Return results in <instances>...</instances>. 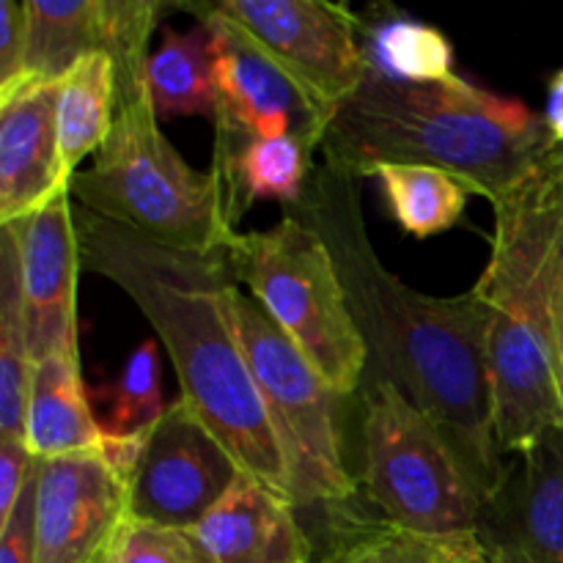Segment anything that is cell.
<instances>
[{"label":"cell","instance_id":"1","mask_svg":"<svg viewBox=\"0 0 563 563\" xmlns=\"http://www.w3.org/2000/svg\"><path fill=\"white\" fill-rule=\"evenodd\" d=\"M361 181L324 163L284 212L328 245L366 341L368 374L396 385L438 427L487 504L511 465L495 434L489 311L476 286L454 297L423 295L385 267L363 220Z\"/></svg>","mask_w":563,"mask_h":563},{"label":"cell","instance_id":"2","mask_svg":"<svg viewBox=\"0 0 563 563\" xmlns=\"http://www.w3.org/2000/svg\"><path fill=\"white\" fill-rule=\"evenodd\" d=\"M86 273L119 286L152 324L181 385V399L229 449L242 473L291 500L289 473L236 330L225 251L190 253L75 209ZM295 506V504H291Z\"/></svg>","mask_w":563,"mask_h":563},{"label":"cell","instance_id":"3","mask_svg":"<svg viewBox=\"0 0 563 563\" xmlns=\"http://www.w3.org/2000/svg\"><path fill=\"white\" fill-rule=\"evenodd\" d=\"M555 146L542 113L465 77L443 82L390 80L368 69L339 104L324 135V163L352 176L379 165L449 170L489 203L520 185Z\"/></svg>","mask_w":563,"mask_h":563},{"label":"cell","instance_id":"4","mask_svg":"<svg viewBox=\"0 0 563 563\" xmlns=\"http://www.w3.org/2000/svg\"><path fill=\"white\" fill-rule=\"evenodd\" d=\"M493 253L476 291L489 311L487 363L500 454L563 429L550 280L563 229V146L493 203Z\"/></svg>","mask_w":563,"mask_h":563},{"label":"cell","instance_id":"5","mask_svg":"<svg viewBox=\"0 0 563 563\" xmlns=\"http://www.w3.org/2000/svg\"><path fill=\"white\" fill-rule=\"evenodd\" d=\"M71 198L176 251H225L240 234L220 176L192 168L159 130L148 86L119 93L113 130L93 163L71 176Z\"/></svg>","mask_w":563,"mask_h":563},{"label":"cell","instance_id":"6","mask_svg":"<svg viewBox=\"0 0 563 563\" xmlns=\"http://www.w3.org/2000/svg\"><path fill=\"white\" fill-rule=\"evenodd\" d=\"M236 284L295 341L339 399L361 390L368 350L328 245L302 220L236 234L225 247Z\"/></svg>","mask_w":563,"mask_h":563},{"label":"cell","instance_id":"7","mask_svg":"<svg viewBox=\"0 0 563 563\" xmlns=\"http://www.w3.org/2000/svg\"><path fill=\"white\" fill-rule=\"evenodd\" d=\"M361 478L385 522L451 537L478 533L484 498L432 421L385 379L363 385Z\"/></svg>","mask_w":563,"mask_h":563},{"label":"cell","instance_id":"8","mask_svg":"<svg viewBox=\"0 0 563 563\" xmlns=\"http://www.w3.org/2000/svg\"><path fill=\"white\" fill-rule=\"evenodd\" d=\"M236 330L289 473L295 509L344 506L357 484L346 471L335 401L322 374L251 295H236Z\"/></svg>","mask_w":563,"mask_h":563},{"label":"cell","instance_id":"9","mask_svg":"<svg viewBox=\"0 0 563 563\" xmlns=\"http://www.w3.org/2000/svg\"><path fill=\"white\" fill-rule=\"evenodd\" d=\"M209 27L214 58V159L212 170L229 192L236 220L242 218L234 190V168L242 148L258 137H295L308 148H322L335 110L306 91L289 71L280 69L245 31L212 3H185Z\"/></svg>","mask_w":563,"mask_h":563},{"label":"cell","instance_id":"10","mask_svg":"<svg viewBox=\"0 0 563 563\" xmlns=\"http://www.w3.org/2000/svg\"><path fill=\"white\" fill-rule=\"evenodd\" d=\"M212 5L330 110H339L366 80L363 22L350 5L324 0H214Z\"/></svg>","mask_w":563,"mask_h":563},{"label":"cell","instance_id":"11","mask_svg":"<svg viewBox=\"0 0 563 563\" xmlns=\"http://www.w3.org/2000/svg\"><path fill=\"white\" fill-rule=\"evenodd\" d=\"M240 476L229 449L179 396L148 429L130 473V520L192 531Z\"/></svg>","mask_w":563,"mask_h":563},{"label":"cell","instance_id":"12","mask_svg":"<svg viewBox=\"0 0 563 563\" xmlns=\"http://www.w3.org/2000/svg\"><path fill=\"white\" fill-rule=\"evenodd\" d=\"M27 80H60L82 55L113 58L119 86L146 82L148 44L168 9L157 0H25Z\"/></svg>","mask_w":563,"mask_h":563},{"label":"cell","instance_id":"13","mask_svg":"<svg viewBox=\"0 0 563 563\" xmlns=\"http://www.w3.org/2000/svg\"><path fill=\"white\" fill-rule=\"evenodd\" d=\"M126 520V478L102 451L36 460V563H108Z\"/></svg>","mask_w":563,"mask_h":563},{"label":"cell","instance_id":"14","mask_svg":"<svg viewBox=\"0 0 563 563\" xmlns=\"http://www.w3.org/2000/svg\"><path fill=\"white\" fill-rule=\"evenodd\" d=\"M11 234L20 256L22 300L27 313L31 357H80L77 352V275L82 273L71 187L14 223Z\"/></svg>","mask_w":563,"mask_h":563},{"label":"cell","instance_id":"15","mask_svg":"<svg viewBox=\"0 0 563 563\" xmlns=\"http://www.w3.org/2000/svg\"><path fill=\"white\" fill-rule=\"evenodd\" d=\"M478 539L489 563H563V429L511 460L484 504Z\"/></svg>","mask_w":563,"mask_h":563},{"label":"cell","instance_id":"16","mask_svg":"<svg viewBox=\"0 0 563 563\" xmlns=\"http://www.w3.org/2000/svg\"><path fill=\"white\" fill-rule=\"evenodd\" d=\"M60 80H25L0 97V225L69 190L60 163Z\"/></svg>","mask_w":563,"mask_h":563},{"label":"cell","instance_id":"17","mask_svg":"<svg viewBox=\"0 0 563 563\" xmlns=\"http://www.w3.org/2000/svg\"><path fill=\"white\" fill-rule=\"evenodd\" d=\"M192 533L212 563H313V542L291 500L247 473Z\"/></svg>","mask_w":563,"mask_h":563},{"label":"cell","instance_id":"18","mask_svg":"<svg viewBox=\"0 0 563 563\" xmlns=\"http://www.w3.org/2000/svg\"><path fill=\"white\" fill-rule=\"evenodd\" d=\"M25 445L38 462L102 451L104 434L82 383L80 357L49 355L33 361Z\"/></svg>","mask_w":563,"mask_h":563},{"label":"cell","instance_id":"19","mask_svg":"<svg viewBox=\"0 0 563 563\" xmlns=\"http://www.w3.org/2000/svg\"><path fill=\"white\" fill-rule=\"evenodd\" d=\"M146 86L157 119L201 115L214 121L218 88H214L212 36L201 20L190 31L165 27L157 49L148 55Z\"/></svg>","mask_w":563,"mask_h":563},{"label":"cell","instance_id":"20","mask_svg":"<svg viewBox=\"0 0 563 563\" xmlns=\"http://www.w3.org/2000/svg\"><path fill=\"white\" fill-rule=\"evenodd\" d=\"M119 108V75L110 55H82L64 77L58 93V141L66 176L102 148Z\"/></svg>","mask_w":563,"mask_h":563},{"label":"cell","instance_id":"21","mask_svg":"<svg viewBox=\"0 0 563 563\" xmlns=\"http://www.w3.org/2000/svg\"><path fill=\"white\" fill-rule=\"evenodd\" d=\"M31 374L20 256L9 231L0 229V440L5 443H25Z\"/></svg>","mask_w":563,"mask_h":563},{"label":"cell","instance_id":"22","mask_svg":"<svg viewBox=\"0 0 563 563\" xmlns=\"http://www.w3.org/2000/svg\"><path fill=\"white\" fill-rule=\"evenodd\" d=\"M372 176L396 223L418 240L454 229L476 196L460 176L429 165H379Z\"/></svg>","mask_w":563,"mask_h":563},{"label":"cell","instance_id":"23","mask_svg":"<svg viewBox=\"0 0 563 563\" xmlns=\"http://www.w3.org/2000/svg\"><path fill=\"white\" fill-rule=\"evenodd\" d=\"M368 69L405 82H443L456 75L454 47L440 27L410 16H390L366 27Z\"/></svg>","mask_w":563,"mask_h":563},{"label":"cell","instance_id":"24","mask_svg":"<svg viewBox=\"0 0 563 563\" xmlns=\"http://www.w3.org/2000/svg\"><path fill=\"white\" fill-rule=\"evenodd\" d=\"M333 563H489V559L478 533L432 537L383 522L341 533Z\"/></svg>","mask_w":563,"mask_h":563},{"label":"cell","instance_id":"25","mask_svg":"<svg viewBox=\"0 0 563 563\" xmlns=\"http://www.w3.org/2000/svg\"><path fill=\"white\" fill-rule=\"evenodd\" d=\"M97 396L102 401V416H97V421L104 438L135 440L148 434V429L168 410L163 405V366L157 341H141L126 357L119 377L104 385Z\"/></svg>","mask_w":563,"mask_h":563},{"label":"cell","instance_id":"26","mask_svg":"<svg viewBox=\"0 0 563 563\" xmlns=\"http://www.w3.org/2000/svg\"><path fill=\"white\" fill-rule=\"evenodd\" d=\"M313 174V148L295 137H258L236 157L234 190L242 212L251 201H300Z\"/></svg>","mask_w":563,"mask_h":563},{"label":"cell","instance_id":"27","mask_svg":"<svg viewBox=\"0 0 563 563\" xmlns=\"http://www.w3.org/2000/svg\"><path fill=\"white\" fill-rule=\"evenodd\" d=\"M110 563H212L192 531L126 520Z\"/></svg>","mask_w":563,"mask_h":563},{"label":"cell","instance_id":"28","mask_svg":"<svg viewBox=\"0 0 563 563\" xmlns=\"http://www.w3.org/2000/svg\"><path fill=\"white\" fill-rule=\"evenodd\" d=\"M27 5L0 0V97L27 80Z\"/></svg>","mask_w":563,"mask_h":563},{"label":"cell","instance_id":"29","mask_svg":"<svg viewBox=\"0 0 563 563\" xmlns=\"http://www.w3.org/2000/svg\"><path fill=\"white\" fill-rule=\"evenodd\" d=\"M0 563H36V476L0 526Z\"/></svg>","mask_w":563,"mask_h":563},{"label":"cell","instance_id":"30","mask_svg":"<svg viewBox=\"0 0 563 563\" xmlns=\"http://www.w3.org/2000/svg\"><path fill=\"white\" fill-rule=\"evenodd\" d=\"M33 476H36V460L27 445L0 440V526L14 515L16 500L22 498Z\"/></svg>","mask_w":563,"mask_h":563},{"label":"cell","instance_id":"31","mask_svg":"<svg viewBox=\"0 0 563 563\" xmlns=\"http://www.w3.org/2000/svg\"><path fill=\"white\" fill-rule=\"evenodd\" d=\"M550 313H553V335H555V355H559V372L563 385V229L555 245L553 258V280H550Z\"/></svg>","mask_w":563,"mask_h":563},{"label":"cell","instance_id":"32","mask_svg":"<svg viewBox=\"0 0 563 563\" xmlns=\"http://www.w3.org/2000/svg\"><path fill=\"white\" fill-rule=\"evenodd\" d=\"M542 119L548 124V132L555 141V146H563V69L550 77Z\"/></svg>","mask_w":563,"mask_h":563},{"label":"cell","instance_id":"33","mask_svg":"<svg viewBox=\"0 0 563 563\" xmlns=\"http://www.w3.org/2000/svg\"><path fill=\"white\" fill-rule=\"evenodd\" d=\"M108 563H110V561H108Z\"/></svg>","mask_w":563,"mask_h":563}]
</instances>
